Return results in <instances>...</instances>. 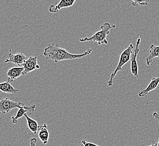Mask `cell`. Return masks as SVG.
Returning a JSON list of instances; mask_svg holds the SVG:
<instances>
[{
	"label": "cell",
	"mask_w": 159,
	"mask_h": 146,
	"mask_svg": "<svg viewBox=\"0 0 159 146\" xmlns=\"http://www.w3.org/2000/svg\"><path fill=\"white\" fill-rule=\"evenodd\" d=\"M133 49H134V46L131 43L125 50L123 51L122 54L120 55L119 63L117 64L114 71L111 74L110 79L107 81V84L109 87H112L113 85V80L117 73L120 71H121L123 67L130 60L132 54L133 53Z\"/></svg>",
	"instance_id": "obj_3"
},
{
	"label": "cell",
	"mask_w": 159,
	"mask_h": 146,
	"mask_svg": "<svg viewBox=\"0 0 159 146\" xmlns=\"http://www.w3.org/2000/svg\"><path fill=\"white\" fill-rule=\"evenodd\" d=\"M11 83L12 82L9 79H7V80L5 82L0 83V91L10 94H15L18 93L19 90L15 88L11 84Z\"/></svg>",
	"instance_id": "obj_13"
},
{
	"label": "cell",
	"mask_w": 159,
	"mask_h": 146,
	"mask_svg": "<svg viewBox=\"0 0 159 146\" xmlns=\"http://www.w3.org/2000/svg\"><path fill=\"white\" fill-rule=\"evenodd\" d=\"M115 28H116V25L111 24L109 23H105L101 25L100 31L96 32L90 37H85L80 39L79 41L81 42L93 41L98 43V45H107L108 41L107 40V36L110 33L111 29Z\"/></svg>",
	"instance_id": "obj_2"
},
{
	"label": "cell",
	"mask_w": 159,
	"mask_h": 146,
	"mask_svg": "<svg viewBox=\"0 0 159 146\" xmlns=\"http://www.w3.org/2000/svg\"><path fill=\"white\" fill-rule=\"evenodd\" d=\"M24 67V71L23 73V75H27L28 73L34 70L39 69L40 67L37 63V56H29L28 57L27 60L25 61V63L22 65Z\"/></svg>",
	"instance_id": "obj_6"
},
{
	"label": "cell",
	"mask_w": 159,
	"mask_h": 146,
	"mask_svg": "<svg viewBox=\"0 0 159 146\" xmlns=\"http://www.w3.org/2000/svg\"><path fill=\"white\" fill-rule=\"evenodd\" d=\"M25 118H26L27 122V126L29 129L34 133V134H37L38 131V128H39V124L36 120L32 119L31 118H30L28 116L27 113L25 114Z\"/></svg>",
	"instance_id": "obj_14"
},
{
	"label": "cell",
	"mask_w": 159,
	"mask_h": 146,
	"mask_svg": "<svg viewBox=\"0 0 159 146\" xmlns=\"http://www.w3.org/2000/svg\"><path fill=\"white\" fill-rule=\"evenodd\" d=\"M9 54V58H7L5 61V63H12L18 66H22L27 60L28 57L25 56L23 53H17L15 55L11 53V49H10Z\"/></svg>",
	"instance_id": "obj_7"
},
{
	"label": "cell",
	"mask_w": 159,
	"mask_h": 146,
	"mask_svg": "<svg viewBox=\"0 0 159 146\" xmlns=\"http://www.w3.org/2000/svg\"><path fill=\"white\" fill-rule=\"evenodd\" d=\"M159 146V141H158V143H157V146Z\"/></svg>",
	"instance_id": "obj_21"
},
{
	"label": "cell",
	"mask_w": 159,
	"mask_h": 146,
	"mask_svg": "<svg viewBox=\"0 0 159 146\" xmlns=\"http://www.w3.org/2000/svg\"><path fill=\"white\" fill-rule=\"evenodd\" d=\"M18 108H25L27 110L28 112L31 114L33 113L36 109V105L25 106V104L21 102H16L15 101L10 100L8 98H0V113L5 114L6 113H9L12 110Z\"/></svg>",
	"instance_id": "obj_4"
},
{
	"label": "cell",
	"mask_w": 159,
	"mask_h": 146,
	"mask_svg": "<svg viewBox=\"0 0 159 146\" xmlns=\"http://www.w3.org/2000/svg\"><path fill=\"white\" fill-rule=\"evenodd\" d=\"M27 110L25 108H21L19 109L18 112L16 113V114L15 116H12L11 117V120H12V123L14 124L15 125H16L19 119L22 118L23 116H25V114L28 112Z\"/></svg>",
	"instance_id": "obj_15"
},
{
	"label": "cell",
	"mask_w": 159,
	"mask_h": 146,
	"mask_svg": "<svg viewBox=\"0 0 159 146\" xmlns=\"http://www.w3.org/2000/svg\"><path fill=\"white\" fill-rule=\"evenodd\" d=\"M76 1V0H61L57 5H50L49 7V11L51 13H57L62 9L73 6Z\"/></svg>",
	"instance_id": "obj_8"
},
{
	"label": "cell",
	"mask_w": 159,
	"mask_h": 146,
	"mask_svg": "<svg viewBox=\"0 0 159 146\" xmlns=\"http://www.w3.org/2000/svg\"><path fill=\"white\" fill-rule=\"evenodd\" d=\"M155 58H159V45H152L150 46L149 54L146 59L147 65H151Z\"/></svg>",
	"instance_id": "obj_10"
},
{
	"label": "cell",
	"mask_w": 159,
	"mask_h": 146,
	"mask_svg": "<svg viewBox=\"0 0 159 146\" xmlns=\"http://www.w3.org/2000/svg\"><path fill=\"white\" fill-rule=\"evenodd\" d=\"M92 51V49H88L83 54H72L66 49L59 47L58 45H49L44 49L43 55L46 60H51L57 63L59 61L81 58L91 54Z\"/></svg>",
	"instance_id": "obj_1"
},
{
	"label": "cell",
	"mask_w": 159,
	"mask_h": 146,
	"mask_svg": "<svg viewBox=\"0 0 159 146\" xmlns=\"http://www.w3.org/2000/svg\"><path fill=\"white\" fill-rule=\"evenodd\" d=\"M157 146V143H155L154 141H153L152 142V144H151V145H150V146Z\"/></svg>",
	"instance_id": "obj_20"
},
{
	"label": "cell",
	"mask_w": 159,
	"mask_h": 146,
	"mask_svg": "<svg viewBox=\"0 0 159 146\" xmlns=\"http://www.w3.org/2000/svg\"><path fill=\"white\" fill-rule=\"evenodd\" d=\"M141 36H139L138 39L137 40V42H136V45L135 47L134 51L132 54L131 59H130L131 72L134 76H136L137 78H138V76H139V74H138L139 69H138V64L137 58L138 53L139 52V45L141 44Z\"/></svg>",
	"instance_id": "obj_5"
},
{
	"label": "cell",
	"mask_w": 159,
	"mask_h": 146,
	"mask_svg": "<svg viewBox=\"0 0 159 146\" xmlns=\"http://www.w3.org/2000/svg\"><path fill=\"white\" fill-rule=\"evenodd\" d=\"M37 142V139L36 138H32L30 140V146H36Z\"/></svg>",
	"instance_id": "obj_18"
},
{
	"label": "cell",
	"mask_w": 159,
	"mask_h": 146,
	"mask_svg": "<svg viewBox=\"0 0 159 146\" xmlns=\"http://www.w3.org/2000/svg\"><path fill=\"white\" fill-rule=\"evenodd\" d=\"M24 71V67H14L9 69L7 72V79L12 82L14 80L18 79L20 76L23 75V73Z\"/></svg>",
	"instance_id": "obj_12"
},
{
	"label": "cell",
	"mask_w": 159,
	"mask_h": 146,
	"mask_svg": "<svg viewBox=\"0 0 159 146\" xmlns=\"http://www.w3.org/2000/svg\"><path fill=\"white\" fill-rule=\"evenodd\" d=\"M38 136L40 140L43 144H46L48 143L49 139V131L48 129V126L46 123L39 125L38 128Z\"/></svg>",
	"instance_id": "obj_11"
},
{
	"label": "cell",
	"mask_w": 159,
	"mask_h": 146,
	"mask_svg": "<svg viewBox=\"0 0 159 146\" xmlns=\"http://www.w3.org/2000/svg\"><path fill=\"white\" fill-rule=\"evenodd\" d=\"M153 117L156 120V122H157L159 124V113L155 112L153 114Z\"/></svg>",
	"instance_id": "obj_19"
},
{
	"label": "cell",
	"mask_w": 159,
	"mask_h": 146,
	"mask_svg": "<svg viewBox=\"0 0 159 146\" xmlns=\"http://www.w3.org/2000/svg\"><path fill=\"white\" fill-rule=\"evenodd\" d=\"M159 85V78H152L151 82L146 88L141 91L138 93V96L140 97H143L150 93V92L156 89Z\"/></svg>",
	"instance_id": "obj_9"
},
{
	"label": "cell",
	"mask_w": 159,
	"mask_h": 146,
	"mask_svg": "<svg viewBox=\"0 0 159 146\" xmlns=\"http://www.w3.org/2000/svg\"><path fill=\"white\" fill-rule=\"evenodd\" d=\"M132 1V5L134 7L138 6H147L150 0H131Z\"/></svg>",
	"instance_id": "obj_16"
},
{
	"label": "cell",
	"mask_w": 159,
	"mask_h": 146,
	"mask_svg": "<svg viewBox=\"0 0 159 146\" xmlns=\"http://www.w3.org/2000/svg\"><path fill=\"white\" fill-rule=\"evenodd\" d=\"M81 143H82L83 146H100L98 145V144H96L95 143L87 142L85 140H81Z\"/></svg>",
	"instance_id": "obj_17"
}]
</instances>
